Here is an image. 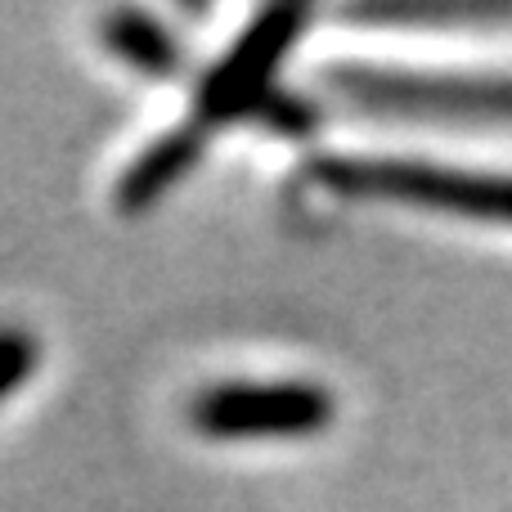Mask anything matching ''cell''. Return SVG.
I'll use <instances>...</instances> for the list:
<instances>
[{
    "label": "cell",
    "mask_w": 512,
    "mask_h": 512,
    "mask_svg": "<svg viewBox=\"0 0 512 512\" xmlns=\"http://www.w3.org/2000/svg\"><path fill=\"white\" fill-rule=\"evenodd\" d=\"M315 180L346 198H387L432 212H459L472 221L512 225V176L450 171L405 158H319Z\"/></svg>",
    "instance_id": "6da1fadb"
},
{
    "label": "cell",
    "mask_w": 512,
    "mask_h": 512,
    "mask_svg": "<svg viewBox=\"0 0 512 512\" xmlns=\"http://www.w3.org/2000/svg\"><path fill=\"white\" fill-rule=\"evenodd\" d=\"M333 414V391L319 382H221L189 405L194 427L216 441L315 436L333 423Z\"/></svg>",
    "instance_id": "7a4b0ae2"
},
{
    "label": "cell",
    "mask_w": 512,
    "mask_h": 512,
    "mask_svg": "<svg viewBox=\"0 0 512 512\" xmlns=\"http://www.w3.org/2000/svg\"><path fill=\"white\" fill-rule=\"evenodd\" d=\"M310 9L306 5H279L252 18V27L216 59V68L198 86V126H221L234 117H256L270 104V72L283 63L292 41L301 36Z\"/></svg>",
    "instance_id": "3957f363"
},
{
    "label": "cell",
    "mask_w": 512,
    "mask_h": 512,
    "mask_svg": "<svg viewBox=\"0 0 512 512\" xmlns=\"http://www.w3.org/2000/svg\"><path fill=\"white\" fill-rule=\"evenodd\" d=\"M203 135L207 131L194 122V126H185V131L167 135V140L149 144V149L131 162V171L122 176V185H117V207L135 212V207H149L153 198L167 194V189L198 162V153H203Z\"/></svg>",
    "instance_id": "277c9868"
},
{
    "label": "cell",
    "mask_w": 512,
    "mask_h": 512,
    "mask_svg": "<svg viewBox=\"0 0 512 512\" xmlns=\"http://www.w3.org/2000/svg\"><path fill=\"white\" fill-rule=\"evenodd\" d=\"M104 41L113 45L117 59H126L131 68L149 72V77H180V45L171 41V32L162 23H153L140 9H117L104 18Z\"/></svg>",
    "instance_id": "5b68a950"
},
{
    "label": "cell",
    "mask_w": 512,
    "mask_h": 512,
    "mask_svg": "<svg viewBox=\"0 0 512 512\" xmlns=\"http://www.w3.org/2000/svg\"><path fill=\"white\" fill-rule=\"evenodd\" d=\"M32 369H36L32 333H23V328H0V400L23 378H32Z\"/></svg>",
    "instance_id": "8992f818"
}]
</instances>
